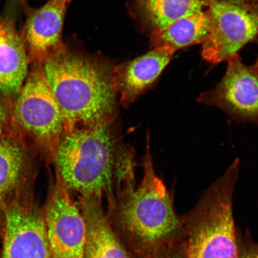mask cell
Returning <instances> with one entry per match:
<instances>
[{
  "mask_svg": "<svg viewBox=\"0 0 258 258\" xmlns=\"http://www.w3.org/2000/svg\"><path fill=\"white\" fill-rule=\"evenodd\" d=\"M111 125L108 121L66 132L52 160L56 176L71 195L101 202L106 198L109 208L118 190L135 180L134 154L120 144Z\"/></svg>",
  "mask_w": 258,
  "mask_h": 258,
  "instance_id": "1",
  "label": "cell"
},
{
  "mask_svg": "<svg viewBox=\"0 0 258 258\" xmlns=\"http://www.w3.org/2000/svg\"><path fill=\"white\" fill-rule=\"evenodd\" d=\"M40 66L66 132L114 120L118 93L111 63L67 46Z\"/></svg>",
  "mask_w": 258,
  "mask_h": 258,
  "instance_id": "2",
  "label": "cell"
},
{
  "mask_svg": "<svg viewBox=\"0 0 258 258\" xmlns=\"http://www.w3.org/2000/svg\"><path fill=\"white\" fill-rule=\"evenodd\" d=\"M140 185L134 181L121 187L110 209L135 252L153 258L179 239L182 215L175 211L173 190L155 170L149 137Z\"/></svg>",
  "mask_w": 258,
  "mask_h": 258,
  "instance_id": "3",
  "label": "cell"
},
{
  "mask_svg": "<svg viewBox=\"0 0 258 258\" xmlns=\"http://www.w3.org/2000/svg\"><path fill=\"white\" fill-rule=\"evenodd\" d=\"M239 164L237 158L182 215L179 241L185 258H237L233 196Z\"/></svg>",
  "mask_w": 258,
  "mask_h": 258,
  "instance_id": "4",
  "label": "cell"
},
{
  "mask_svg": "<svg viewBox=\"0 0 258 258\" xmlns=\"http://www.w3.org/2000/svg\"><path fill=\"white\" fill-rule=\"evenodd\" d=\"M15 127L29 147L52 162L66 132V120L47 85L40 64H34L14 102L10 105Z\"/></svg>",
  "mask_w": 258,
  "mask_h": 258,
  "instance_id": "5",
  "label": "cell"
},
{
  "mask_svg": "<svg viewBox=\"0 0 258 258\" xmlns=\"http://www.w3.org/2000/svg\"><path fill=\"white\" fill-rule=\"evenodd\" d=\"M211 24L202 44V56L217 64L238 54L246 44L258 41V0H210L206 11Z\"/></svg>",
  "mask_w": 258,
  "mask_h": 258,
  "instance_id": "6",
  "label": "cell"
},
{
  "mask_svg": "<svg viewBox=\"0 0 258 258\" xmlns=\"http://www.w3.org/2000/svg\"><path fill=\"white\" fill-rule=\"evenodd\" d=\"M30 191L16 194L3 207L0 258H52L43 210Z\"/></svg>",
  "mask_w": 258,
  "mask_h": 258,
  "instance_id": "7",
  "label": "cell"
},
{
  "mask_svg": "<svg viewBox=\"0 0 258 258\" xmlns=\"http://www.w3.org/2000/svg\"><path fill=\"white\" fill-rule=\"evenodd\" d=\"M223 78L215 88L200 93L197 101L215 106L232 120L258 125V73L239 54L227 60Z\"/></svg>",
  "mask_w": 258,
  "mask_h": 258,
  "instance_id": "8",
  "label": "cell"
},
{
  "mask_svg": "<svg viewBox=\"0 0 258 258\" xmlns=\"http://www.w3.org/2000/svg\"><path fill=\"white\" fill-rule=\"evenodd\" d=\"M43 212L52 258H85V219L57 176Z\"/></svg>",
  "mask_w": 258,
  "mask_h": 258,
  "instance_id": "9",
  "label": "cell"
},
{
  "mask_svg": "<svg viewBox=\"0 0 258 258\" xmlns=\"http://www.w3.org/2000/svg\"><path fill=\"white\" fill-rule=\"evenodd\" d=\"M69 3V0H49L28 15L22 38L30 62L41 64L66 49L62 30Z\"/></svg>",
  "mask_w": 258,
  "mask_h": 258,
  "instance_id": "10",
  "label": "cell"
},
{
  "mask_svg": "<svg viewBox=\"0 0 258 258\" xmlns=\"http://www.w3.org/2000/svg\"><path fill=\"white\" fill-rule=\"evenodd\" d=\"M176 51L156 47L134 60L114 67V80L121 104L128 105L153 88Z\"/></svg>",
  "mask_w": 258,
  "mask_h": 258,
  "instance_id": "11",
  "label": "cell"
},
{
  "mask_svg": "<svg viewBox=\"0 0 258 258\" xmlns=\"http://www.w3.org/2000/svg\"><path fill=\"white\" fill-rule=\"evenodd\" d=\"M30 63L23 38L10 22H0V95L9 105L21 91Z\"/></svg>",
  "mask_w": 258,
  "mask_h": 258,
  "instance_id": "12",
  "label": "cell"
},
{
  "mask_svg": "<svg viewBox=\"0 0 258 258\" xmlns=\"http://www.w3.org/2000/svg\"><path fill=\"white\" fill-rule=\"evenodd\" d=\"M30 148L21 138L0 140V238L6 203L22 190L30 188L33 182Z\"/></svg>",
  "mask_w": 258,
  "mask_h": 258,
  "instance_id": "13",
  "label": "cell"
},
{
  "mask_svg": "<svg viewBox=\"0 0 258 258\" xmlns=\"http://www.w3.org/2000/svg\"><path fill=\"white\" fill-rule=\"evenodd\" d=\"M86 225L85 258H129L102 205L93 199L79 198Z\"/></svg>",
  "mask_w": 258,
  "mask_h": 258,
  "instance_id": "14",
  "label": "cell"
},
{
  "mask_svg": "<svg viewBox=\"0 0 258 258\" xmlns=\"http://www.w3.org/2000/svg\"><path fill=\"white\" fill-rule=\"evenodd\" d=\"M134 14L151 35L187 16L207 11L210 0H132Z\"/></svg>",
  "mask_w": 258,
  "mask_h": 258,
  "instance_id": "15",
  "label": "cell"
},
{
  "mask_svg": "<svg viewBox=\"0 0 258 258\" xmlns=\"http://www.w3.org/2000/svg\"><path fill=\"white\" fill-rule=\"evenodd\" d=\"M211 32V21L205 11L180 19L163 31L151 35L150 43L153 48L166 47L176 51L204 44Z\"/></svg>",
  "mask_w": 258,
  "mask_h": 258,
  "instance_id": "16",
  "label": "cell"
},
{
  "mask_svg": "<svg viewBox=\"0 0 258 258\" xmlns=\"http://www.w3.org/2000/svg\"><path fill=\"white\" fill-rule=\"evenodd\" d=\"M6 138H21L12 120L10 105L0 99V140Z\"/></svg>",
  "mask_w": 258,
  "mask_h": 258,
  "instance_id": "17",
  "label": "cell"
},
{
  "mask_svg": "<svg viewBox=\"0 0 258 258\" xmlns=\"http://www.w3.org/2000/svg\"><path fill=\"white\" fill-rule=\"evenodd\" d=\"M237 258H258V242L254 241L247 230L244 235L237 233Z\"/></svg>",
  "mask_w": 258,
  "mask_h": 258,
  "instance_id": "18",
  "label": "cell"
},
{
  "mask_svg": "<svg viewBox=\"0 0 258 258\" xmlns=\"http://www.w3.org/2000/svg\"><path fill=\"white\" fill-rule=\"evenodd\" d=\"M153 258H185L179 238L175 243L161 251Z\"/></svg>",
  "mask_w": 258,
  "mask_h": 258,
  "instance_id": "19",
  "label": "cell"
},
{
  "mask_svg": "<svg viewBox=\"0 0 258 258\" xmlns=\"http://www.w3.org/2000/svg\"><path fill=\"white\" fill-rule=\"evenodd\" d=\"M257 43H258V41H257ZM253 66L254 68H255V69L256 70V71L258 73V56H257V59L256 62L255 64H254Z\"/></svg>",
  "mask_w": 258,
  "mask_h": 258,
  "instance_id": "20",
  "label": "cell"
},
{
  "mask_svg": "<svg viewBox=\"0 0 258 258\" xmlns=\"http://www.w3.org/2000/svg\"><path fill=\"white\" fill-rule=\"evenodd\" d=\"M69 2H72V0H69Z\"/></svg>",
  "mask_w": 258,
  "mask_h": 258,
  "instance_id": "21",
  "label": "cell"
}]
</instances>
